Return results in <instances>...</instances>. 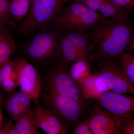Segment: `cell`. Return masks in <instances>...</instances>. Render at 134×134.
<instances>
[{"instance_id": "ffe728a7", "label": "cell", "mask_w": 134, "mask_h": 134, "mask_svg": "<svg viewBox=\"0 0 134 134\" xmlns=\"http://www.w3.org/2000/svg\"><path fill=\"white\" fill-rule=\"evenodd\" d=\"M118 59L134 87V54L124 53L118 57Z\"/></svg>"}, {"instance_id": "8fae6325", "label": "cell", "mask_w": 134, "mask_h": 134, "mask_svg": "<svg viewBox=\"0 0 134 134\" xmlns=\"http://www.w3.org/2000/svg\"><path fill=\"white\" fill-rule=\"evenodd\" d=\"M9 94L5 101V108L12 120L16 121L32 111V100L28 95L20 90Z\"/></svg>"}, {"instance_id": "9a60e30c", "label": "cell", "mask_w": 134, "mask_h": 134, "mask_svg": "<svg viewBox=\"0 0 134 134\" xmlns=\"http://www.w3.org/2000/svg\"><path fill=\"white\" fill-rule=\"evenodd\" d=\"M58 56V59L69 66L77 60L87 59L84 58L74 44L65 37L64 34L60 43Z\"/></svg>"}, {"instance_id": "5bb4252c", "label": "cell", "mask_w": 134, "mask_h": 134, "mask_svg": "<svg viewBox=\"0 0 134 134\" xmlns=\"http://www.w3.org/2000/svg\"><path fill=\"white\" fill-rule=\"evenodd\" d=\"M64 36L76 47L84 58L90 59L93 46L89 40L85 31L66 29Z\"/></svg>"}, {"instance_id": "484cf974", "label": "cell", "mask_w": 134, "mask_h": 134, "mask_svg": "<svg viewBox=\"0 0 134 134\" xmlns=\"http://www.w3.org/2000/svg\"><path fill=\"white\" fill-rule=\"evenodd\" d=\"M72 2H77L81 3L94 11L99 10L100 3L97 0H72Z\"/></svg>"}, {"instance_id": "3957f363", "label": "cell", "mask_w": 134, "mask_h": 134, "mask_svg": "<svg viewBox=\"0 0 134 134\" xmlns=\"http://www.w3.org/2000/svg\"><path fill=\"white\" fill-rule=\"evenodd\" d=\"M69 67L58 59L38 69L42 91L53 92L85 104L79 85L70 75Z\"/></svg>"}, {"instance_id": "1f68e13d", "label": "cell", "mask_w": 134, "mask_h": 134, "mask_svg": "<svg viewBox=\"0 0 134 134\" xmlns=\"http://www.w3.org/2000/svg\"></svg>"}, {"instance_id": "44dd1931", "label": "cell", "mask_w": 134, "mask_h": 134, "mask_svg": "<svg viewBox=\"0 0 134 134\" xmlns=\"http://www.w3.org/2000/svg\"><path fill=\"white\" fill-rule=\"evenodd\" d=\"M10 0H0V26L12 25L13 20L10 11Z\"/></svg>"}, {"instance_id": "7a4b0ae2", "label": "cell", "mask_w": 134, "mask_h": 134, "mask_svg": "<svg viewBox=\"0 0 134 134\" xmlns=\"http://www.w3.org/2000/svg\"><path fill=\"white\" fill-rule=\"evenodd\" d=\"M66 29L52 23L39 29L21 47L22 55L38 69L58 59V51Z\"/></svg>"}, {"instance_id": "cb8c5ba5", "label": "cell", "mask_w": 134, "mask_h": 134, "mask_svg": "<svg viewBox=\"0 0 134 134\" xmlns=\"http://www.w3.org/2000/svg\"><path fill=\"white\" fill-rule=\"evenodd\" d=\"M109 2L129 13L134 8V0H108Z\"/></svg>"}, {"instance_id": "e0dca14e", "label": "cell", "mask_w": 134, "mask_h": 134, "mask_svg": "<svg viewBox=\"0 0 134 134\" xmlns=\"http://www.w3.org/2000/svg\"><path fill=\"white\" fill-rule=\"evenodd\" d=\"M96 74H90L79 84L85 99H96L103 93L99 90L96 84Z\"/></svg>"}, {"instance_id": "7402d4cb", "label": "cell", "mask_w": 134, "mask_h": 134, "mask_svg": "<svg viewBox=\"0 0 134 134\" xmlns=\"http://www.w3.org/2000/svg\"><path fill=\"white\" fill-rule=\"evenodd\" d=\"M99 10L104 16L108 18L118 15H129V14L126 10L113 5L109 2L101 3Z\"/></svg>"}, {"instance_id": "4316f807", "label": "cell", "mask_w": 134, "mask_h": 134, "mask_svg": "<svg viewBox=\"0 0 134 134\" xmlns=\"http://www.w3.org/2000/svg\"><path fill=\"white\" fill-rule=\"evenodd\" d=\"M122 134H134V120L128 118L125 120V124L123 126Z\"/></svg>"}, {"instance_id": "83f0119b", "label": "cell", "mask_w": 134, "mask_h": 134, "mask_svg": "<svg viewBox=\"0 0 134 134\" xmlns=\"http://www.w3.org/2000/svg\"><path fill=\"white\" fill-rule=\"evenodd\" d=\"M126 52L134 54V32L132 33L129 45Z\"/></svg>"}, {"instance_id": "ac0fdd59", "label": "cell", "mask_w": 134, "mask_h": 134, "mask_svg": "<svg viewBox=\"0 0 134 134\" xmlns=\"http://www.w3.org/2000/svg\"><path fill=\"white\" fill-rule=\"evenodd\" d=\"M17 134H40L32 116V111L19 119L15 121Z\"/></svg>"}, {"instance_id": "30bf717a", "label": "cell", "mask_w": 134, "mask_h": 134, "mask_svg": "<svg viewBox=\"0 0 134 134\" xmlns=\"http://www.w3.org/2000/svg\"><path fill=\"white\" fill-rule=\"evenodd\" d=\"M34 120L37 126L47 134H70L68 129L55 115L39 104L33 103Z\"/></svg>"}, {"instance_id": "d6986e66", "label": "cell", "mask_w": 134, "mask_h": 134, "mask_svg": "<svg viewBox=\"0 0 134 134\" xmlns=\"http://www.w3.org/2000/svg\"><path fill=\"white\" fill-rule=\"evenodd\" d=\"M30 6V0H10V13L14 21L21 23L28 14Z\"/></svg>"}, {"instance_id": "277c9868", "label": "cell", "mask_w": 134, "mask_h": 134, "mask_svg": "<svg viewBox=\"0 0 134 134\" xmlns=\"http://www.w3.org/2000/svg\"><path fill=\"white\" fill-rule=\"evenodd\" d=\"M38 104L52 113L69 131L83 117L85 104L53 92L42 90Z\"/></svg>"}, {"instance_id": "6da1fadb", "label": "cell", "mask_w": 134, "mask_h": 134, "mask_svg": "<svg viewBox=\"0 0 134 134\" xmlns=\"http://www.w3.org/2000/svg\"><path fill=\"white\" fill-rule=\"evenodd\" d=\"M129 15L110 18L89 28L86 32L93 46L90 59H117L126 52L133 31Z\"/></svg>"}, {"instance_id": "5b68a950", "label": "cell", "mask_w": 134, "mask_h": 134, "mask_svg": "<svg viewBox=\"0 0 134 134\" xmlns=\"http://www.w3.org/2000/svg\"><path fill=\"white\" fill-rule=\"evenodd\" d=\"M100 70L95 73L96 84L102 92L112 91L134 96V87L117 59L99 61Z\"/></svg>"}, {"instance_id": "4fadbf2b", "label": "cell", "mask_w": 134, "mask_h": 134, "mask_svg": "<svg viewBox=\"0 0 134 134\" xmlns=\"http://www.w3.org/2000/svg\"><path fill=\"white\" fill-rule=\"evenodd\" d=\"M20 50L8 27L0 26V66Z\"/></svg>"}, {"instance_id": "603a6c76", "label": "cell", "mask_w": 134, "mask_h": 134, "mask_svg": "<svg viewBox=\"0 0 134 134\" xmlns=\"http://www.w3.org/2000/svg\"><path fill=\"white\" fill-rule=\"evenodd\" d=\"M0 134H17L15 124L10 119H4L0 127Z\"/></svg>"}, {"instance_id": "d4e9b609", "label": "cell", "mask_w": 134, "mask_h": 134, "mask_svg": "<svg viewBox=\"0 0 134 134\" xmlns=\"http://www.w3.org/2000/svg\"><path fill=\"white\" fill-rule=\"evenodd\" d=\"M74 134H93L90 128L88 120L80 122L73 130Z\"/></svg>"}, {"instance_id": "4dcf8cb0", "label": "cell", "mask_w": 134, "mask_h": 134, "mask_svg": "<svg viewBox=\"0 0 134 134\" xmlns=\"http://www.w3.org/2000/svg\"><path fill=\"white\" fill-rule=\"evenodd\" d=\"M3 119H4V117H3V113L2 107H0V127L2 124Z\"/></svg>"}, {"instance_id": "9c48e42d", "label": "cell", "mask_w": 134, "mask_h": 134, "mask_svg": "<svg viewBox=\"0 0 134 134\" xmlns=\"http://www.w3.org/2000/svg\"><path fill=\"white\" fill-rule=\"evenodd\" d=\"M95 99L98 105L119 118L127 119L134 111V96L106 92Z\"/></svg>"}, {"instance_id": "f546056e", "label": "cell", "mask_w": 134, "mask_h": 134, "mask_svg": "<svg viewBox=\"0 0 134 134\" xmlns=\"http://www.w3.org/2000/svg\"><path fill=\"white\" fill-rule=\"evenodd\" d=\"M57 2L59 3L61 5H63L64 7H66L65 5L68 3L72 2V0H54Z\"/></svg>"}, {"instance_id": "2e32d148", "label": "cell", "mask_w": 134, "mask_h": 134, "mask_svg": "<svg viewBox=\"0 0 134 134\" xmlns=\"http://www.w3.org/2000/svg\"><path fill=\"white\" fill-rule=\"evenodd\" d=\"M90 60L80 59L72 63L69 67L70 75L78 85L90 75Z\"/></svg>"}, {"instance_id": "f1b7e54d", "label": "cell", "mask_w": 134, "mask_h": 134, "mask_svg": "<svg viewBox=\"0 0 134 134\" xmlns=\"http://www.w3.org/2000/svg\"><path fill=\"white\" fill-rule=\"evenodd\" d=\"M4 92L0 88V107H3L5 102L4 99Z\"/></svg>"}, {"instance_id": "52a82bcc", "label": "cell", "mask_w": 134, "mask_h": 134, "mask_svg": "<svg viewBox=\"0 0 134 134\" xmlns=\"http://www.w3.org/2000/svg\"><path fill=\"white\" fill-rule=\"evenodd\" d=\"M16 69L20 90L38 104L41 91V79L38 69L23 55H18L13 60Z\"/></svg>"}, {"instance_id": "7c38bea8", "label": "cell", "mask_w": 134, "mask_h": 134, "mask_svg": "<svg viewBox=\"0 0 134 134\" xmlns=\"http://www.w3.org/2000/svg\"><path fill=\"white\" fill-rule=\"evenodd\" d=\"M19 86L15 66L10 58L0 66V88L9 93Z\"/></svg>"}, {"instance_id": "ba28073f", "label": "cell", "mask_w": 134, "mask_h": 134, "mask_svg": "<svg viewBox=\"0 0 134 134\" xmlns=\"http://www.w3.org/2000/svg\"><path fill=\"white\" fill-rule=\"evenodd\" d=\"M88 119L93 134H122L123 126L119 117L98 105H94L92 112Z\"/></svg>"}, {"instance_id": "8992f818", "label": "cell", "mask_w": 134, "mask_h": 134, "mask_svg": "<svg viewBox=\"0 0 134 134\" xmlns=\"http://www.w3.org/2000/svg\"><path fill=\"white\" fill-rule=\"evenodd\" d=\"M108 19L81 3L71 2L63 9L53 23L66 29L85 31Z\"/></svg>"}]
</instances>
